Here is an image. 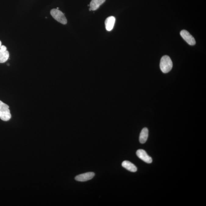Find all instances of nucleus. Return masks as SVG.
<instances>
[{
  "label": "nucleus",
  "mask_w": 206,
  "mask_h": 206,
  "mask_svg": "<svg viewBox=\"0 0 206 206\" xmlns=\"http://www.w3.org/2000/svg\"><path fill=\"white\" fill-rule=\"evenodd\" d=\"M95 173L93 172H88L81 174L75 177L76 181L80 182H85L91 179L94 176Z\"/></svg>",
  "instance_id": "nucleus-6"
},
{
  "label": "nucleus",
  "mask_w": 206,
  "mask_h": 206,
  "mask_svg": "<svg viewBox=\"0 0 206 206\" xmlns=\"http://www.w3.org/2000/svg\"><path fill=\"white\" fill-rule=\"evenodd\" d=\"M180 34L183 38L187 42L189 45H194L196 44L195 40L193 36L188 31L186 30H183L180 32Z\"/></svg>",
  "instance_id": "nucleus-4"
},
{
  "label": "nucleus",
  "mask_w": 206,
  "mask_h": 206,
  "mask_svg": "<svg viewBox=\"0 0 206 206\" xmlns=\"http://www.w3.org/2000/svg\"><path fill=\"white\" fill-rule=\"evenodd\" d=\"M115 22V18L114 16H110L107 18L105 21L106 29L108 31L112 30Z\"/></svg>",
  "instance_id": "nucleus-7"
},
{
  "label": "nucleus",
  "mask_w": 206,
  "mask_h": 206,
  "mask_svg": "<svg viewBox=\"0 0 206 206\" xmlns=\"http://www.w3.org/2000/svg\"><path fill=\"white\" fill-rule=\"evenodd\" d=\"M106 0H92L90 4L89 10H94L99 8L100 6L105 2Z\"/></svg>",
  "instance_id": "nucleus-8"
},
{
  "label": "nucleus",
  "mask_w": 206,
  "mask_h": 206,
  "mask_svg": "<svg viewBox=\"0 0 206 206\" xmlns=\"http://www.w3.org/2000/svg\"><path fill=\"white\" fill-rule=\"evenodd\" d=\"M137 157L143 160V161L147 163H151L152 162V159L151 157L148 155L144 150L139 149L136 152Z\"/></svg>",
  "instance_id": "nucleus-5"
},
{
  "label": "nucleus",
  "mask_w": 206,
  "mask_h": 206,
  "mask_svg": "<svg viewBox=\"0 0 206 206\" xmlns=\"http://www.w3.org/2000/svg\"><path fill=\"white\" fill-rule=\"evenodd\" d=\"M51 14L54 19L60 23L66 25L67 21L66 16L61 11L57 9H53L51 11Z\"/></svg>",
  "instance_id": "nucleus-3"
},
{
  "label": "nucleus",
  "mask_w": 206,
  "mask_h": 206,
  "mask_svg": "<svg viewBox=\"0 0 206 206\" xmlns=\"http://www.w3.org/2000/svg\"><path fill=\"white\" fill-rule=\"evenodd\" d=\"M172 67V60L169 56L165 55L162 57L160 62V68L163 73L170 72Z\"/></svg>",
  "instance_id": "nucleus-1"
},
{
  "label": "nucleus",
  "mask_w": 206,
  "mask_h": 206,
  "mask_svg": "<svg viewBox=\"0 0 206 206\" xmlns=\"http://www.w3.org/2000/svg\"><path fill=\"white\" fill-rule=\"evenodd\" d=\"M11 118V114L9 110V107L5 103L0 101V119L7 122Z\"/></svg>",
  "instance_id": "nucleus-2"
},
{
  "label": "nucleus",
  "mask_w": 206,
  "mask_h": 206,
  "mask_svg": "<svg viewBox=\"0 0 206 206\" xmlns=\"http://www.w3.org/2000/svg\"><path fill=\"white\" fill-rule=\"evenodd\" d=\"M123 167L130 172H135L137 171V168L134 164L128 161H124L122 163Z\"/></svg>",
  "instance_id": "nucleus-9"
},
{
  "label": "nucleus",
  "mask_w": 206,
  "mask_h": 206,
  "mask_svg": "<svg viewBox=\"0 0 206 206\" xmlns=\"http://www.w3.org/2000/svg\"><path fill=\"white\" fill-rule=\"evenodd\" d=\"M148 136V130L147 128L142 130L139 136V142L141 144H144L147 140Z\"/></svg>",
  "instance_id": "nucleus-10"
},
{
  "label": "nucleus",
  "mask_w": 206,
  "mask_h": 206,
  "mask_svg": "<svg viewBox=\"0 0 206 206\" xmlns=\"http://www.w3.org/2000/svg\"><path fill=\"white\" fill-rule=\"evenodd\" d=\"M7 51V48L5 45H2V42L0 41V53Z\"/></svg>",
  "instance_id": "nucleus-11"
}]
</instances>
